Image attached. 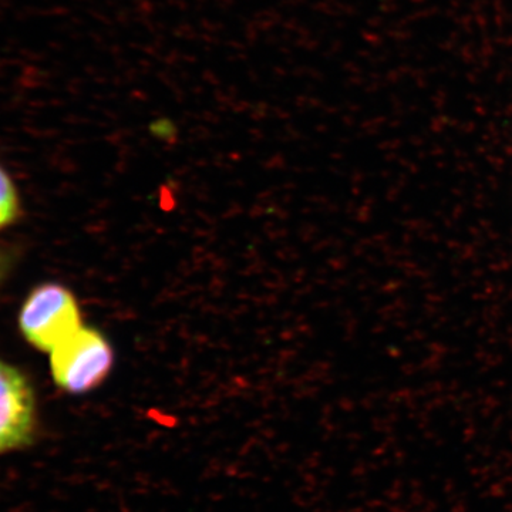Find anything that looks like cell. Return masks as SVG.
<instances>
[{"instance_id": "obj_4", "label": "cell", "mask_w": 512, "mask_h": 512, "mask_svg": "<svg viewBox=\"0 0 512 512\" xmlns=\"http://www.w3.org/2000/svg\"><path fill=\"white\" fill-rule=\"evenodd\" d=\"M19 215V192L8 171L0 165V231L15 224Z\"/></svg>"}, {"instance_id": "obj_5", "label": "cell", "mask_w": 512, "mask_h": 512, "mask_svg": "<svg viewBox=\"0 0 512 512\" xmlns=\"http://www.w3.org/2000/svg\"><path fill=\"white\" fill-rule=\"evenodd\" d=\"M9 266V258L5 252L0 251V281H2L3 276H5L6 271H8Z\"/></svg>"}, {"instance_id": "obj_2", "label": "cell", "mask_w": 512, "mask_h": 512, "mask_svg": "<svg viewBox=\"0 0 512 512\" xmlns=\"http://www.w3.org/2000/svg\"><path fill=\"white\" fill-rule=\"evenodd\" d=\"M18 323L26 342L46 353L83 326L76 296L59 284L33 289L20 308Z\"/></svg>"}, {"instance_id": "obj_1", "label": "cell", "mask_w": 512, "mask_h": 512, "mask_svg": "<svg viewBox=\"0 0 512 512\" xmlns=\"http://www.w3.org/2000/svg\"><path fill=\"white\" fill-rule=\"evenodd\" d=\"M50 355V372L56 386L69 394H86L109 377L114 352L99 330L77 329L56 346Z\"/></svg>"}, {"instance_id": "obj_3", "label": "cell", "mask_w": 512, "mask_h": 512, "mask_svg": "<svg viewBox=\"0 0 512 512\" xmlns=\"http://www.w3.org/2000/svg\"><path fill=\"white\" fill-rule=\"evenodd\" d=\"M39 434V409L29 377L0 359V457L29 450Z\"/></svg>"}]
</instances>
